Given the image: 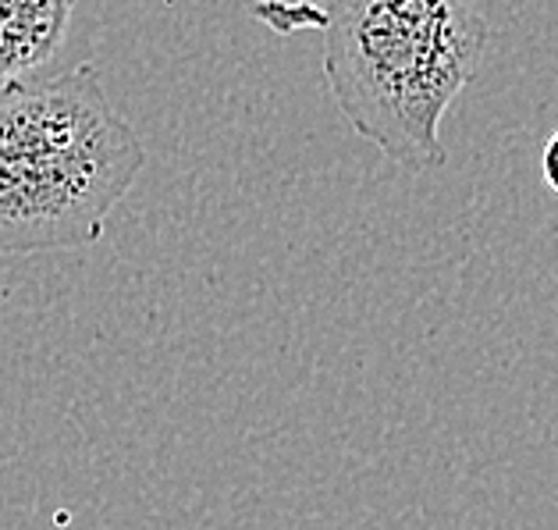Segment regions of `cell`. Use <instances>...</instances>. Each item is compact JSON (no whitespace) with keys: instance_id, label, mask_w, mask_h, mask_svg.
<instances>
[{"instance_id":"cell-2","label":"cell","mask_w":558,"mask_h":530,"mask_svg":"<svg viewBox=\"0 0 558 530\" xmlns=\"http://www.w3.org/2000/svg\"><path fill=\"white\" fill-rule=\"evenodd\" d=\"M310 29H324V79L349 125L399 168H445L441 118L492 39L481 11L470 0H331Z\"/></svg>"},{"instance_id":"cell-4","label":"cell","mask_w":558,"mask_h":530,"mask_svg":"<svg viewBox=\"0 0 558 530\" xmlns=\"http://www.w3.org/2000/svg\"><path fill=\"white\" fill-rule=\"evenodd\" d=\"M541 179L558 196V129L548 135V143L541 149Z\"/></svg>"},{"instance_id":"cell-1","label":"cell","mask_w":558,"mask_h":530,"mask_svg":"<svg viewBox=\"0 0 558 530\" xmlns=\"http://www.w3.org/2000/svg\"><path fill=\"white\" fill-rule=\"evenodd\" d=\"M143 168L93 64L0 83V256L93 246Z\"/></svg>"},{"instance_id":"cell-3","label":"cell","mask_w":558,"mask_h":530,"mask_svg":"<svg viewBox=\"0 0 558 530\" xmlns=\"http://www.w3.org/2000/svg\"><path fill=\"white\" fill-rule=\"evenodd\" d=\"M75 0H0V83L33 75L53 58Z\"/></svg>"}]
</instances>
